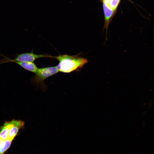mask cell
Here are the masks:
<instances>
[{
	"mask_svg": "<svg viewBox=\"0 0 154 154\" xmlns=\"http://www.w3.org/2000/svg\"><path fill=\"white\" fill-rule=\"evenodd\" d=\"M103 8L104 13L105 22L104 29H106V33L105 44L108 40L107 33L109 25L111 21L112 17H113L115 11L110 8L103 2Z\"/></svg>",
	"mask_w": 154,
	"mask_h": 154,
	"instance_id": "cell-4",
	"label": "cell"
},
{
	"mask_svg": "<svg viewBox=\"0 0 154 154\" xmlns=\"http://www.w3.org/2000/svg\"><path fill=\"white\" fill-rule=\"evenodd\" d=\"M59 71L56 66L38 68L31 79V82L39 87L43 92L46 91L47 86L44 80L47 78L57 74Z\"/></svg>",
	"mask_w": 154,
	"mask_h": 154,
	"instance_id": "cell-2",
	"label": "cell"
},
{
	"mask_svg": "<svg viewBox=\"0 0 154 154\" xmlns=\"http://www.w3.org/2000/svg\"><path fill=\"white\" fill-rule=\"evenodd\" d=\"M104 0H102L103 1H104Z\"/></svg>",
	"mask_w": 154,
	"mask_h": 154,
	"instance_id": "cell-11",
	"label": "cell"
},
{
	"mask_svg": "<svg viewBox=\"0 0 154 154\" xmlns=\"http://www.w3.org/2000/svg\"><path fill=\"white\" fill-rule=\"evenodd\" d=\"M79 54L74 55L60 54L56 56H52L59 61L56 66L59 71L66 73L78 70L88 62L86 58L80 57Z\"/></svg>",
	"mask_w": 154,
	"mask_h": 154,
	"instance_id": "cell-1",
	"label": "cell"
},
{
	"mask_svg": "<svg viewBox=\"0 0 154 154\" xmlns=\"http://www.w3.org/2000/svg\"><path fill=\"white\" fill-rule=\"evenodd\" d=\"M120 1V0H110L108 6L115 11L119 4Z\"/></svg>",
	"mask_w": 154,
	"mask_h": 154,
	"instance_id": "cell-9",
	"label": "cell"
},
{
	"mask_svg": "<svg viewBox=\"0 0 154 154\" xmlns=\"http://www.w3.org/2000/svg\"><path fill=\"white\" fill-rule=\"evenodd\" d=\"M19 65L25 70L35 73L38 68L33 62H14Z\"/></svg>",
	"mask_w": 154,
	"mask_h": 154,
	"instance_id": "cell-6",
	"label": "cell"
},
{
	"mask_svg": "<svg viewBox=\"0 0 154 154\" xmlns=\"http://www.w3.org/2000/svg\"><path fill=\"white\" fill-rule=\"evenodd\" d=\"M4 140H3L0 138V147Z\"/></svg>",
	"mask_w": 154,
	"mask_h": 154,
	"instance_id": "cell-10",
	"label": "cell"
},
{
	"mask_svg": "<svg viewBox=\"0 0 154 154\" xmlns=\"http://www.w3.org/2000/svg\"><path fill=\"white\" fill-rule=\"evenodd\" d=\"M11 126L8 134V139L13 140L17 135L19 129L23 127L24 121L20 120H13L11 121Z\"/></svg>",
	"mask_w": 154,
	"mask_h": 154,
	"instance_id": "cell-5",
	"label": "cell"
},
{
	"mask_svg": "<svg viewBox=\"0 0 154 154\" xmlns=\"http://www.w3.org/2000/svg\"><path fill=\"white\" fill-rule=\"evenodd\" d=\"M49 57L52 58V56L47 54H36L32 50L30 52L18 54L13 59H11L6 57L0 61V64L15 62H33L36 59L40 58Z\"/></svg>",
	"mask_w": 154,
	"mask_h": 154,
	"instance_id": "cell-3",
	"label": "cell"
},
{
	"mask_svg": "<svg viewBox=\"0 0 154 154\" xmlns=\"http://www.w3.org/2000/svg\"><path fill=\"white\" fill-rule=\"evenodd\" d=\"M11 126L10 121L5 122L2 126L0 130V138L3 140L8 139V134Z\"/></svg>",
	"mask_w": 154,
	"mask_h": 154,
	"instance_id": "cell-7",
	"label": "cell"
},
{
	"mask_svg": "<svg viewBox=\"0 0 154 154\" xmlns=\"http://www.w3.org/2000/svg\"><path fill=\"white\" fill-rule=\"evenodd\" d=\"M13 140L7 139L4 140L0 147V154L4 153L10 147Z\"/></svg>",
	"mask_w": 154,
	"mask_h": 154,
	"instance_id": "cell-8",
	"label": "cell"
}]
</instances>
